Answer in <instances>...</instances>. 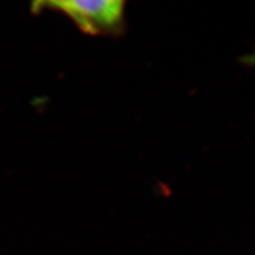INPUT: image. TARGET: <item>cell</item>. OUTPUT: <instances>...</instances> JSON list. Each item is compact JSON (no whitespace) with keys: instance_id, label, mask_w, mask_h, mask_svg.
Returning a JSON list of instances; mask_svg holds the SVG:
<instances>
[{"instance_id":"cell-1","label":"cell","mask_w":255,"mask_h":255,"mask_svg":"<svg viewBox=\"0 0 255 255\" xmlns=\"http://www.w3.org/2000/svg\"><path fill=\"white\" fill-rule=\"evenodd\" d=\"M127 0H31V11H58L87 34H110L122 27Z\"/></svg>"}]
</instances>
